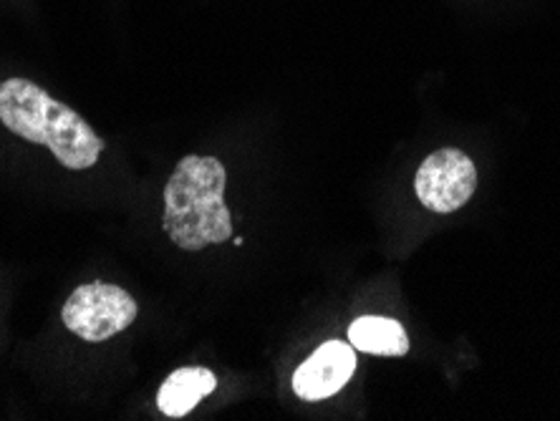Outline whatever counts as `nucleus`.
<instances>
[{"mask_svg":"<svg viewBox=\"0 0 560 421\" xmlns=\"http://www.w3.org/2000/svg\"><path fill=\"white\" fill-rule=\"evenodd\" d=\"M228 175L218 156L189 154L164 187L162 227L179 250L200 253L233 235L225 204Z\"/></svg>","mask_w":560,"mask_h":421,"instance_id":"2","label":"nucleus"},{"mask_svg":"<svg viewBox=\"0 0 560 421\" xmlns=\"http://www.w3.org/2000/svg\"><path fill=\"white\" fill-rule=\"evenodd\" d=\"M139 316L137 301L119 285L89 283L81 285L66 301L61 318L63 326L81 341H109L135 324Z\"/></svg>","mask_w":560,"mask_h":421,"instance_id":"3","label":"nucleus"},{"mask_svg":"<svg viewBox=\"0 0 560 421\" xmlns=\"http://www.w3.org/2000/svg\"><path fill=\"white\" fill-rule=\"evenodd\" d=\"M477 169L459 150L432 152L415 177V192L427 210L452 214L463 210L475 195Z\"/></svg>","mask_w":560,"mask_h":421,"instance_id":"4","label":"nucleus"},{"mask_svg":"<svg viewBox=\"0 0 560 421\" xmlns=\"http://www.w3.org/2000/svg\"><path fill=\"white\" fill-rule=\"evenodd\" d=\"M349 341L353 349L374 353V356H405L409 351V338L401 324L382 316H364L353 320L349 328Z\"/></svg>","mask_w":560,"mask_h":421,"instance_id":"7","label":"nucleus"},{"mask_svg":"<svg viewBox=\"0 0 560 421\" xmlns=\"http://www.w3.org/2000/svg\"><path fill=\"white\" fill-rule=\"evenodd\" d=\"M218 378L210 369L200 366H187L177 369L175 374H170L167 382L162 384L160 394H156V407L164 417L179 419L192 411L205 396L215 391Z\"/></svg>","mask_w":560,"mask_h":421,"instance_id":"6","label":"nucleus"},{"mask_svg":"<svg viewBox=\"0 0 560 421\" xmlns=\"http://www.w3.org/2000/svg\"><path fill=\"white\" fill-rule=\"evenodd\" d=\"M357 369V356L349 343L328 341L295 371L293 391L306 401H320L339 394Z\"/></svg>","mask_w":560,"mask_h":421,"instance_id":"5","label":"nucleus"},{"mask_svg":"<svg viewBox=\"0 0 560 421\" xmlns=\"http://www.w3.org/2000/svg\"><path fill=\"white\" fill-rule=\"evenodd\" d=\"M0 121L8 131L44 144L66 169H89L104 152V139L86 119L28 79L0 84Z\"/></svg>","mask_w":560,"mask_h":421,"instance_id":"1","label":"nucleus"}]
</instances>
